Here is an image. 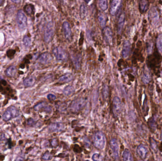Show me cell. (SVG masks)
I'll list each match as a JSON object with an SVG mask.
<instances>
[{
  "label": "cell",
  "mask_w": 162,
  "mask_h": 161,
  "mask_svg": "<svg viewBox=\"0 0 162 161\" xmlns=\"http://www.w3.org/2000/svg\"><path fill=\"white\" fill-rule=\"evenodd\" d=\"M93 143L96 148L103 149L105 145V137L104 133L100 131L96 132L93 137Z\"/></svg>",
  "instance_id": "obj_1"
},
{
  "label": "cell",
  "mask_w": 162,
  "mask_h": 161,
  "mask_svg": "<svg viewBox=\"0 0 162 161\" xmlns=\"http://www.w3.org/2000/svg\"><path fill=\"white\" fill-rule=\"evenodd\" d=\"M18 115V111L17 108L14 106H11L5 111L3 114V119L5 122H8L17 117Z\"/></svg>",
  "instance_id": "obj_2"
},
{
  "label": "cell",
  "mask_w": 162,
  "mask_h": 161,
  "mask_svg": "<svg viewBox=\"0 0 162 161\" xmlns=\"http://www.w3.org/2000/svg\"><path fill=\"white\" fill-rule=\"evenodd\" d=\"M17 22L19 28L21 30H24L26 28L27 26V19L22 10H19L17 13Z\"/></svg>",
  "instance_id": "obj_3"
},
{
  "label": "cell",
  "mask_w": 162,
  "mask_h": 161,
  "mask_svg": "<svg viewBox=\"0 0 162 161\" xmlns=\"http://www.w3.org/2000/svg\"><path fill=\"white\" fill-rule=\"evenodd\" d=\"M54 32V27L53 23L50 22L46 26L44 32V38L45 42L49 43L52 39Z\"/></svg>",
  "instance_id": "obj_4"
},
{
  "label": "cell",
  "mask_w": 162,
  "mask_h": 161,
  "mask_svg": "<svg viewBox=\"0 0 162 161\" xmlns=\"http://www.w3.org/2000/svg\"><path fill=\"white\" fill-rule=\"evenodd\" d=\"M86 104V100L83 98L76 99L72 103L70 106L71 110L73 112H79L85 106Z\"/></svg>",
  "instance_id": "obj_5"
},
{
  "label": "cell",
  "mask_w": 162,
  "mask_h": 161,
  "mask_svg": "<svg viewBox=\"0 0 162 161\" xmlns=\"http://www.w3.org/2000/svg\"><path fill=\"white\" fill-rule=\"evenodd\" d=\"M53 53L58 60L65 61L67 60V56L65 51L61 47H57L53 50Z\"/></svg>",
  "instance_id": "obj_6"
},
{
  "label": "cell",
  "mask_w": 162,
  "mask_h": 161,
  "mask_svg": "<svg viewBox=\"0 0 162 161\" xmlns=\"http://www.w3.org/2000/svg\"><path fill=\"white\" fill-rule=\"evenodd\" d=\"M110 145L115 160H118L119 158V145L116 140L112 139L110 142Z\"/></svg>",
  "instance_id": "obj_7"
},
{
  "label": "cell",
  "mask_w": 162,
  "mask_h": 161,
  "mask_svg": "<svg viewBox=\"0 0 162 161\" xmlns=\"http://www.w3.org/2000/svg\"><path fill=\"white\" fill-rule=\"evenodd\" d=\"M121 0H112L111 1L110 13L112 15L114 16L116 14L121 5Z\"/></svg>",
  "instance_id": "obj_8"
},
{
  "label": "cell",
  "mask_w": 162,
  "mask_h": 161,
  "mask_svg": "<svg viewBox=\"0 0 162 161\" xmlns=\"http://www.w3.org/2000/svg\"><path fill=\"white\" fill-rule=\"evenodd\" d=\"M122 104L120 99L118 97H115L113 100V111L115 114H119L121 112Z\"/></svg>",
  "instance_id": "obj_9"
},
{
  "label": "cell",
  "mask_w": 162,
  "mask_h": 161,
  "mask_svg": "<svg viewBox=\"0 0 162 161\" xmlns=\"http://www.w3.org/2000/svg\"><path fill=\"white\" fill-rule=\"evenodd\" d=\"M62 30L65 38L70 39L71 37L72 31L70 26L67 22H64L62 25Z\"/></svg>",
  "instance_id": "obj_10"
},
{
  "label": "cell",
  "mask_w": 162,
  "mask_h": 161,
  "mask_svg": "<svg viewBox=\"0 0 162 161\" xmlns=\"http://www.w3.org/2000/svg\"><path fill=\"white\" fill-rule=\"evenodd\" d=\"M52 60V57L50 53L47 52L44 53L40 55L38 58V61L42 64H49Z\"/></svg>",
  "instance_id": "obj_11"
},
{
  "label": "cell",
  "mask_w": 162,
  "mask_h": 161,
  "mask_svg": "<svg viewBox=\"0 0 162 161\" xmlns=\"http://www.w3.org/2000/svg\"><path fill=\"white\" fill-rule=\"evenodd\" d=\"M104 38L108 44L112 43V35L111 29L109 28H104Z\"/></svg>",
  "instance_id": "obj_12"
},
{
  "label": "cell",
  "mask_w": 162,
  "mask_h": 161,
  "mask_svg": "<svg viewBox=\"0 0 162 161\" xmlns=\"http://www.w3.org/2000/svg\"><path fill=\"white\" fill-rule=\"evenodd\" d=\"M131 48V44L130 42L126 41L124 42L122 51V55L124 58H127L129 55Z\"/></svg>",
  "instance_id": "obj_13"
},
{
  "label": "cell",
  "mask_w": 162,
  "mask_h": 161,
  "mask_svg": "<svg viewBox=\"0 0 162 161\" xmlns=\"http://www.w3.org/2000/svg\"><path fill=\"white\" fill-rule=\"evenodd\" d=\"M137 152L141 158L145 159L147 157L148 150L145 146L140 145L137 148Z\"/></svg>",
  "instance_id": "obj_14"
},
{
  "label": "cell",
  "mask_w": 162,
  "mask_h": 161,
  "mask_svg": "<svg viewBox=\"0 0 162 161\" xmlns=\"http://www.w3.org/2000/svg\"><path fill=\"white\" fill-rule=\"evenodd\" d=\"M149 16L153 24H157L159 19L158 12L155 8H152L150 11Z\"/></svg>",
  "instance_id": "obj_15"
},
{
  "label": "cell",
  "mask_w": 162,
  "mask_h": 161,
  "mask_svg": "<svg viewBox=\"0 0 162 161\" xmlns=\"http://www.w3.org/2000/svg\"><path fill=\"white\" fill-rule=\"evenodd\" d=\"M49 128L52 131H61L65 129V126L61 122H55L51 124Z\"/></svg>",
  "instance_id": "obj_16"
},
{
  "label": "cell",
  "mask_w": 162,
  "mask_h": 161,
  "mask_svg": "<svg viewBox=\"0 0 162 161\" xmlns=\"http://www.w3.org/2000/svg\"><path fill=\"white\" fill-rule=\"evenodd\" d=\"M44 108V110L47 112H50L51 111V108L47 104H46L45 102H42V103H39L38 104L35 106L34 109L36 111H38L41 109Z\"/></svg>",
  "instance_id": "obj_17"
},
{
  "label": "cell",
  "mask_w": 162,
  "mask_h": 161,
  "mask_svg": "<svg viewBox=\"0 0 162 161\" xmlns=\"http://www.w3.org/2000/svg\"><path fill=\"white\" fill-rule=\"evenodd\" d=\"M17 73V70L14 66H10L5 70V74L8 77H13L15 76Z\"/></svg>",
  "instance_id": "obj_18"
},
{
  "label": "cell",
  "mask_w": 162,
  "mask_h": 161,
  "mask_svg": "<svg viewBox=\"0 0 162 161\" xmlns=\"http://www.w3.org/2000/svg\"><path fill=\"white\" fill-rule=\"evenodd\" d=\"M36 81V79L34 77H29L23 80V85L26 87H29L34 85Z\"/></svg>",
  "instance_id": "obj_19"
},
{
  "label": "cell",
  "mask_w": 162,
  "mask_h": 161,
  "mask_svg": "<svg viewBox=\"0 0 162 161\" xmlns=\"http://www.w3.org/2000/svg\"><path fill=\"white\" fill-rule=\"evenodd\" d=\"M124 22H125V15L124 14H121L119 19L118 25V32L119 34H120L122 31L124 24Z\"/></svg>",
  "instance_id": "obj_20"
},
{
  "label": "cell",
  "mask_w": 162,
  "mask_h": 161,
  "mask_svg": "<svg viewBox=\"0 0 162 161\" xmlns=\"http://www.w3.org/2000/svg\"><path fill=\"white\" fill-rule=\"evenodd\" d=\"M74 89L73 86H67L63 90V94L65 96H69L74 93Z\"/></svg>",
  "instance_id": "obj_21"
},
{
  "label": "cell",
  "mask_w": 162,
  "mask_h": 161,
  "mask_svg": "<svg viewBox=\"0 0 162 161\" xmlns=\"http://www.w3.org/2000/svg\"><path fill=\"white\" fill-rule=\"evenodd\" d=\"M73 79V75L71 74H67L63 76L59 79V81L61 82H68L71 81Z\"/></svg>",
  "instance_id": "obj_22"
},
{
  "label": "cell",
  "mask_w": 162,
  "mask_h": 161,
  "mask_svg": "<svg viewBox=\"0 0 162 161\" xmlns=\"http://www.w3.org/2000/svg\"><path fill=\"white\" fill-rule=\"evenodd\" d=\"M122 157L124 161H133V160L131 153L128 150H125L123 152Z\"/></svg>",
  "instance_id": "obj_23"
},
{
  "label": "cell",
  "mask_w": 162,
  "mask_h": 161,
  "mask_svg": "<svg viewBox=\"0 0 162 161\" xmlns=\"http://www.w3.org/2000/svg\"><path fill=\"white\" fill-rule=\"evenodd\" d=\"M80 12L81 18L82 19H84L87 14V8L86 6V5H84V4L81 5Z\"/></svg>",
  "instance_id": "obj_24"
},
{
  "label": "cell",
  "mask_w": 162,
  "mask_h": 161,
  "mask_svg": "<svg viewBox=\"0 0 162 161\" xmlns=\"http://www.w3.org/2000/svg\"><path fill=\"white\" fill-rule=\"evenodd\" d=\"M147 3V0H141L139 3V6L142 12H144L147 10L148 7Z\"/></svg>",
  "instance_id": "obj_25"
},
{
  "label": "cell",
  "mask_w": 162,
  "mask_h": 161,
  "mask_svg": "<svg viewBox=\"0 0 162 161\" xmlns=\"http://www.w3.org/2000/svg\"><path fill=\"white\" fill-rule=\"evenodd\" d=\"M99 6L102 10L104 11L107 9V0H99Z\"/></svg>",
  "instance_id": "obj_26"
},
{
  "label": "cell",
  "mask_w": 162,
  "mask_h": 161,
  "mask_svg": "<svg viewBox=\"0 0 162 161\" xmlns=\"http://www.w3.org/2000/svg\"><path fill=\"white\" fill-rule=\"evenodd\" d=\"M142 80L145 84H147L151 80V77L148 73H144L142 77Z\"/></svg>",
  "instance_id": "obj_27"
},
{
  "label": "cell",
  "mask_w": 162,
  "mask_h": 161,
  "mask_svg": "<svg viewBox=\"0 0 162 161\" xmlns=\"http://www.w3.org/2000/svg\"><path fill=\"white\" fill-rule=\"evenodd\" d=\"M25 12L27 13L29 15H31L34 13V7L33 5H26L24 7Z\"/></svg>",
  "instance_id": "obj_28"
},
{
  "label": "cell",
  "mask_w": 162,
  "mask_h": 161,
  "mask_svg": "<svg viewBox=\"0 0 162 161\" xmlns=\"http://www.w3.org/2000/svg\"><path fill=\"white\" fill-rule=\"evenodd\" d=\"M157 47L160 52L162 53V34L158 36L157 39Z\"/></svg>",
  "instance_id": "obj_29"
},
{
  "label": "cell",
  "mask_w": 162,
  "mask_h": 161,
  "mask_svg": "<svg viewBox=\"0 0 162 161\" xmlns=\"http://www.w3.org/2000/svg\"><path fill=\"white\" fill-rule=\"evenodd\" d=\"M98 20L101 27L102 28H105L106 25V19L104 16L102 15H100L98 17Z\"/></svg>",
  "instance_id": "obj_30"
},
{
  "label": "cell",
  "mask_w": 162,
  "mask_h": 161,
  "mask_svg": "<svg viewBox=\"0 0 162 161\" xmlns=\"http://www.w3.org/2000/svg\"><path fill=\"white\" fill-rule=\"evenodd\" d=\"M23 44H24L25 46H27V47H28L30 46L31 43V40L30 37H28V36H25L23 38Z\"/></svg>",
  "instance_id": "obj_31"
},
{
  "label": "cell",
  "mask_w": 162,
  "mask_h": 161,
  "mask_svg": "<svg viewBox=\"0 0 162 161\" xmlns=\"http://www.w3.org/2000/svg\"><path fill=\"white\" fill-rule=\"evenodd\" d=\"M151 147L154 150H156L157 148V142L153 138H150Z\"/></svg>",
  "instance_id": "obj_32"
},
{
  "label": "cell",
  "mask_w": 162,
  "mask_h": 161,
  "mask_svg": "<svg viewBox=\"0 0 162 161\" xmlns=\"http://www.w3.org/2000/svg\"><path fill=\"white\" fill-rule=\"evenodd\" d=\"M51 158H52V156H51V154L49 152H46L42 156V159L44 160H46V161L51 160Z\"/></svg>",
  "instance_id": "obj_33"
},
{
  "label": "cell",
  "mask_w": 162,
  "mask_h": 161,
  "mask_svg": "<svg viewBox=\"0 0 162 161\" xmlns=\"http://www.w3.org/2000/svg\"><path fill=\"white\" fill-rule=\"evenodd\" d=\"M102 157H101V155L99 153H95L92 156V159L93 161H101L102 160Z\"/></svg>",
  "instance_id": "obj_34"
},
{
  "label": "cell",
  "mask_w": 162,
  "mask_h": 161,
  "mask_svg": "<svg viewBox=\"0 0 162 161\" xmlns=\"http://www.w3.org/2000/svg\"><path fill=\"white\" fill-rule=\"evenodd\" d=\"M155 119L154 117H152V118H151L149 120V121L148 122V124H149V125L150 126V127L152 129H154V127H155Z\"/></svg>",
  "instance_id": "obj_35"
},
{
  "label": "cell",
  "mask_w": 162,
  "mask_h": 161,
  "mask_svg": "<svg viewBox=\"0 0 162 161\" xmlns=\"http://www.w3.org/2000/svg\"><path fill=\"white\" fill-rule=\"evenodd\" d=\"M152 47H153V46H152V44H148V46L147 47V52L148 54H150L152 53Z\"/></svg>",
  "instance_id": "obj_36"
},
{
  "label": "cell",
  "mask_w": 162,
  "mask_h": 161,
  "mask_svg": "<svg viewBox=\"0 0 162 161\" xmlns=\"http://www.w3.org/2000/svg\"><path fill=\"white\" fill-rule=\"evenodd\" d=\"M47 98L49 100L52 101L55 100V99H56V97L53 94H49L47 95Z\"/></svg>",
  "instance_id": "obj_37"
},
{
  "label": "cell",
  "mask_w": 162,
  "mask_h": 161,
  "mask_svg": "<svg viewBox=\"0 0 162 161\" xmlns=\"http://www.w3.org/2000/svg\"><path fill=\"white\" fill-rule=\"evenodd\" d=\"M13 3H19L21 1V0H11Z\"/></svg>",
  "instance_id": "obj_38"
},
{
  "label": "cell",
  "mask_w": 162,
  "mask_h": 161,
  "mask_svg": "<svg viewBox=\"0 0 162 161\" xmlns=\"http://www.w3.org/2000/svg\"><path fill=\"white\" fill-rule=\"evenodd\" d=\"M159 149L161 152H162V142L161 143V145L159 146Z\"/></svg>",
  "instance_id": "obj_39"
},
{
  "label": "cell",
  "mask_w": 162,
  "mask_h": 161,
  "mask_svg": "<svg viewBox=\"0 0 162 161\" xmlns=\"http://www.w3.org/2000/svg\"><path fill=\"white\" fill-rule=\"evenodd\" d=\"M84 1H86V3H89L90 1H91V0H84Z\"/></svg>",
  "instance_id": "obj_40"
},
{
  "label": "cell",
  "mask_w": 162,
  "mask_h": 161,
  "mask_svg": "<svg viewBox=\"0 0 162 161\" xmlns=\"http://www.w3.org/2000/svg\"><path fill=\"white\" fill-rule=\"evenodd\" d=\"M3 0H0V4H1L3 3Z\"/></svg>",
  "instance_id": "obj_41"
}]
</instances>
